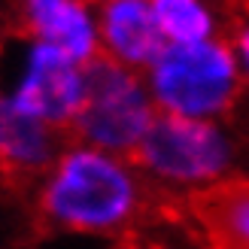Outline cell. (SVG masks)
<instances>
[{
	"label": "cell",
	"mask_w": 249,
	"mask_h": 249,
	"mask_svg": "<svg viewBox=\"0 0 249 249\" xmlns=\"http://www.w3.org/2000/svg\"><path fill=\"white\" fill-rule=\"evenodd\" d=\"M158 116L161 113L146 89L143 73L101 58L89 67V91L70 140L109 155L134 158Z\"/></svg>",
	"instance_id": "cell-5"
},
{
	"label": "cell",
	"mask_w": 249,
	"mask_h": 249,
	"mask_svg": "<svg viewBox=\"0 0 249 249\" xmlns=\"http://www.w3.org/2000/svg\"><path fill=\"white\" fill-rule=\"evenodd\" d=\"M249 149L231 122H197L158 116L134 164L155 197L197 201L234 179L249 177Z\"/></svg>",
	"instance_id": "cell-2"
},
{
	"label": "cell",
	"mask_w": 249,
	"mask_h": 249,
	"mask_svg": "<svg viewBox=\"0 0 249 249\" xmlns=\"http://www.w3.org/2000/svg\"><path fill=\"white\" fill-rule=\"evenodd\" d=\"M85 91L89 67L28 36L12 31L0 34V94L21 113L70 137L82 113Z\"/></svg>",
	"instance_id": "cell-4"
},
{
	"label": "cell",
	"mask_w": 249,
	"mask_h": 249,
	"mask_svg": "<svg viewBox=\"0 0 249 249\" xmlns=\"http://www.w3.org/2000/svg\"><path fill=\"white\" fill-rule=\"evenodd\" d=\"M155 192L134 158L67 140L34 185V213L49 231L89 240H124L152 213Z\"/></svg>",
	"instance_id": "cell-1"
},
{
	"label": "cell",
	"mask_w": 249,
	"mask_h": 249,
	"mask_svg": "<svg viewBox=\"0 0 249 249\" xmlns=\"http://www.w3.org/2000/svg\"><path fill=\"white\" fill-rule=\"evenodd\" d=\"M67 140V134L21 113L0 94V177L31 182L34 189L36 179L55 164Z\"/></svg>",
	"instance_id": "cell-8"
},
{
	"label": "cell",
	"mask_w": 249,
	"mask_h": 249,
	"mask_svg": "<svg viewBox=\"0 0 249 249\" xmlns=\"http://www.w3.org/2000/svg\"><path fill=\"white\" fill-rule=\"evenodd\" d=\"M161 116L231 122L246 104V85L228 36L164 46L143 73Z\"/></svg>",
	"instance_id": "cell-3"
},
{
	"label": "cell",
	"mask_w": 249,
	"mask_h": 249,
	"mask_svg": "<svg viewBox=\"0 0 249 249\" xmlns=\"http://www.w3.org/2000/svg\"><path fill=\"white\" fill-rule=\"evenodd\" d=\"M192 213L210 249H249V177L192 201Z\"/></svg>",
	"instance_id": "cell-9"
},
{
	"label": "cell",
	"mask_w": 249,
	"mask_h": 249,
	"mask_svg": "<svg viewBox=\"0 0 249 249\" xmlns=\"http://www.w3.org/2000/svg\"><path fill=\"white\" fill-rule=\"evenodd\" d=\"M94 9L101 31V58L146 73V67L167 46L149 0H94Z\"/></svg>",
	"instance_id": "cell-7"
},
{
	"label": "cell",
	"mask_w": 249,
	"mask_h": 249,
	"mask_svg": "<svg viewBox=\"0 0 249 249\" xmlns=\"http://www.w3.org/2000/svg\"><path fill=\"white\" fill-rule=\"evenodd\" d=\"M149 9H152L164 43L170 46L228 36L225 18L213 0H149Z\"/></svg>",
	"instance_id": "cell-10"
},
{
	"label": "cell",
	"mask_w": 249,
	"mask_h": 249,
	"mask_svg": "<svg viewBox=\"0 0 249 249\" xmlns=\"http://www.w3.org/2000/svg\"><path fill=\"white\" fill-rule=\"evenodd\" d=\"M228 40H231L234 55H237V64H240V73H243V85H246V101H249V9L231 24Z\"/></svg>",
	"instance_id": "cell-11"
},
{
	"label": "cell",
	"mask_w": 249,
	"mask_h": 249,
	"mask_svg": "<svg viewBox=\"0 0 249 249\" xmlns=\"http://www.w3.org/2000/svg\"><path fill=\"white\" fill-rule=\"evenodd\" d=\"M0 21H6V0H0Z\"/></svg>",
	"instance_id": "cell-12"
},
{
	"label": "cell",
	"mask_w": 249,
	"mask_h": 249,
	"mask_svg": "<svg viewBox=\"0 0 249 249\" xmlns=\"http://www.w3.org/2000/svg\"><path fill=\"white\" fill-rule=\"evenodd\" d=\"M6 31L52 46L82 67L101 61L94 0H6Z\"/></svg>",
	"instance_id": "cell-6"
}]
</instances>
